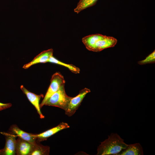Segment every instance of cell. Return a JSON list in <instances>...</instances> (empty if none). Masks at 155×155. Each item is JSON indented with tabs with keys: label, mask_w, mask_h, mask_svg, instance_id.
Here are the masks:
<instances>
[{
	"label": "cell",
	"mask_w": 155,
	"mask_h": 155,
	"mask_svg": "<svg viewBox=\"0 0 155 155\" xmlns=\"http://www.w3.org/2000/svg\"><path fill=\"white\" fill-rule=\"evenodd\" d=\"M98 147L97 155H117L125 149L128 144L117 133H112Z\"/></svg>",
	"instance_id": "cell-1"
},
{
	"label": "cell",
	"mask_w": 155,
	"mask_h": 155,
	"mask_svg": "<svg viewBox=\"0 0 155 155\" xmlns=\"http://www.w3.org/2000/svg\"><path fill=\"white\" fill-rule=\"evenodd\" d=\"M72 97L67 94L64 84L47 99L44 105L58 107L65 111Z\"/></svg>",
	"instance_id": "cell-2"
},
{
	"label": "cell",
	"mask_w": 155,
	"mask_h": 155,
	"mask_svg": "<svg viewBox=\"0 0 155 155\" xmlns=\"http://www.w3.org/2000/svg\"><path fill=\"white\" fill-rule=\"evenodd\" d=\"M65 83L64 78L60 73L56 72L53 75L50 86L43 100L40 104V108L44 105L47 99L56 92L61 86L65 84Z\"/></svg>",
	"instance_id": "cell-3"
},
{
	"label": "cell",
	"mask_w": 155,
	"mask_h": 155,
	"mask_svg": "<svg viewBox=\"0 0 155 155\" xmlns=\"http://www.w3.org/2000/svg\"><path fill=\"white\" fill-rule=\"evenodd\" d=\"M90 92V89L85 88L80 90L76 96L72 97L65 111V115L69 117L73 115L80 106L86 95Z\"/></svg>",
	"instance_id": "cell-4"
},
{
	"label": "cell",
	"mask_w": 155,
	"mask_h": 155,
	"mask_svg": "<svg viewBox=\"0 0 155 155\" xmlns=\"http://www.w3.org/2000/svg\"><path fill=\"white\" fill-rule=\"evenodd\" d=\"M1 134L4 135L5 138V144L3 149V155H15L16 154V135L10 132H0Z\"/></svg>",
	"instance_id": "cell-5"
},
{
	"label": "cell",
	"mask_w": 155,
	"mask_h": 155,
	"mask_svg": "<svg viewBox=\"0 0 155 155\" xmlns=\"http://www.w3.org/2000/svg\"><path fill=\"white\" fill-rule=\"evenodd\" d=\"M117 42V40L113 37L102 35L96 41L92 51L99 52L105 49L113 47Z\"/></svg>",
	"instance_id": "cell-6"
},
{
	"label": "cell",
	"mask_w": 155,
	"mask_h": 155,
	"mask_svg": "<svg viewBox=\"0 0 155 155\" xmlns=\"http://www.w3.org/2000/svg\"><path fill=\"white\" fill-rule=\"evenodd\" d=\"M69 127L70 126L68 123L62 122L56 127L40 133L34 134V136L36 138V142H39L46 140L48 138L60 131Z\"/></svg>",
	"instance_id": "cell-7"
},
{
	"label": "cell",
	"mask_w": 155,
	"mask_h": 155,
	"mask_svg": "<svg viewBox=\"0 0 155 155\" xmlns=\"http://www.w3.org/2000/svg\"><path fill=\"white\" fill-rule=\"evenodd\" d=\"M20 89L23 93L27 97L30 102L32 104L36 109L41 119H43L44 117L41 111L40 100L43 97L42 94L37 95L31 92L28 90L23 85L20 86Z\"/></svg>",
	"instance_id": "cell-8"
},
{
	"label": "cell",
	"mask_w": 155,
	"mask_h": 155,
	"mask_svg": "<svg viewBox=\"0 0 155 155\" xmlns=\"http://www.w3.org/2000/svg\"><path fill=\"white\" fill-rule=\"evenodd\" d=\"M35 145L33 144L18 137L16 140V154L30 155Z\"/></svg>",
	"instance_id": "cell-9"
},
{
	"label": "cell",
	"mask_w": 155,
	"mask_h": 155,
	"mask_svg": "<svg viewBox=\"0 0 155 155\" xmlns=\"http://www.w3.org/2000/svg\"><path fill=\"white\" fill-rule=\"evenodd\" d=\"M53 50L51 49L41 52L30 62L24 65L23 68L26 69L35 64L48 62L49 58L53 55Z\"/></svg>",
	"instance_id": "cell-10"
},
{
	"label": "cell",
	"mask_w": 155,
	"mask_h": 155,
	"mask_svg": "<svg viewBox=\"0 0 155 155\" xmlns=\"http://www.w3.org/2000/svg\"><path fill=\"white\" fill-rule=\"evenodd\" d=\"M9 130L11 132L24 140L34 145L37 143L36 138L34 136V134L25 132L20 129L16 125L11 126Z\"/></svg>",
	"instance_id": "cell-11"
},
{
	"label": "cell",
	"mask_w": 155,
	"mask_h": 155,
	"mask_svg": "<svg viewBox=\"0 0 155 155\" xmlns=\"http://www.w3.org/2000/svg\"><path fill=\"white\" fill-rule=\"evenodd\" d=\"M142 147L139 143L128 145L127 148L117 155H143Z\"/></svg>",
	"instance_id": "cell-12"
},
{
	"label": "cell",
	"mask_w": 155,
	"mask_h": 155,
	"mask_svg": "<svg viewBox=\"0 0 155 155\" xmlns=\"http://www.w3.org/2000/svg\"><path fill=\"white\" fill-rule=\"evenodd\" d=\"M102 35L98 34L89 35L83 37L82 41L86 48L92 51L96 41Z\"/></svg>",
	"instance_id": "cell-13"
},
{
	"label": "cell",
	"mask_w": 155,
	"mask_h": 155,
	"mask_svg": "<svg viewBox=\"0 0 155 155\" xmlns=\"http://www.w3.org/2000/svg\"><path fill=\"white\" fill-rule=\"evenodd\" d=\"M48 62H50L64 66L68 69L72 73L77 74L80 72V69L75 65L72 64H67L63 63L54 57L53 55L49 59Z\"/></svg>",
	"instance_id": "cell-14"
},
{
	"label": "cell",
	"mask_w": 155,
	"mask_h": 155,
	"mask_svg": "<svg viewBox=\"0 0 155 155\" xmlns=\"http://www.w3.org/2000/svg\"><path fill=\"white\" fill-rule=\"evenodd\" d=\"M98 0H80L74 9L75 12L79 13L81 11L96 4Z\"/></svg>",
	"instance_id": "cell-15"
},
{
	"label": "cell",
	"mask_w": 155,
	"mask_h": 155,
	"mask_svg": "<svg viewBox=\"0 0 155 155\" xmlns=\"http://www.w3.org/2000/svg\"><path fill=\"white\" fill-rule=\"evenodd\" d=\"M50 147L40 144H37L35 145L30 155H47L50 152Z\"/></svg>",
	"instance_id": "cell-16"
},
{
	"label": "cell",
	"mask_w": 155,
	"mask_h": 155,
	"mask_svg": "<svg viewBox=\"0 0 155 155\" xmlns=\"http://www.w3.org/2000/svg\"><path fill=\"white\" fill-rule=\"evenodd\" d=\"M155 62V51L154 50L146 58L142 60L138 61L137 63L140 65L154 63Z\"/></svg>",
	"instance_id": "cell-17"
},
{
	"label": "cell",
	"mask_w": 155,
	"mask_h": 155,
	"mask_svg": "<svg viewBox=\"0 0 155 155\" xmlns=\"http://www.w3.org/2000/svg\"><path fill=\"white\" fill-rule=\"evenodd\" d=\"M11 106V103H3L0 102V111L9 108Z\"/></svg>",
	"instance_id": "cell-18"
},
{
	"label": "cell",
	"mask_w": 155,
	"mask_h": 155,
	"mask_svg": "<svg viewBox=\"0 0 155 155\" xmlns=\"http://www.w3.org/2000/svg\"><path fill=\"white\" fill-rule=\"evenodd\" d=\"M3 149L0 150V155H3Z\"/></svg>",
	"instance_id": "cell-19"
}]
</instances>
